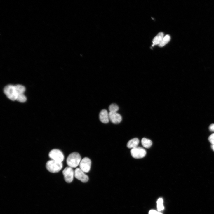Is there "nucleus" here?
Segmentation results:
<instances>
[{"label": "nucleus", "instance_id": "obj_2", "mask_svg": "<svg viewBox=\"0 0 214 214\" xmlns=\"http://www.w3.org/2000/svg\"><path fill=\"white\" fill-rule=\"evenodd\" d=\"M62 167V162L53 160L48 161L46 164L47 170L53 173H58L61 170Z\"/></svg>", "mask_w": 214, "mask_h": 214}, {"label": "nucleus", "instance_id": "obj_1", "mask_svg": "<svg viewBox=\"0 0 214 214\" xmlns=\"http://www.w3.org/2000/svg\"><path fill=\"white\" fill-rule=\"evenodd\" d=\"M81 160L80 155L77 152H73L68 157L67 163L69 167L76 168L79 165Z\"/></svg>", "mask_w": 214, "mask_h": 214}, {"label": "nucleus", "instance_id": "obj_7", "mask_svg": "<svg viewBox=\"0 0 214 214\" xmlns=\"http://www.w3.org/2000/svg\"><path fill=\"white\" fill-rule=\"evenodd\" d=\"M131 156L134 158L139 159L144 157L146 155V152L143 148L137 147L131 149Z\"/></svg>", "mask_w": 214, "mask_h": 214}, {"label": "nucleus", "instance_id": "obj_3", "mask_svg": "<svg viewBox=\"0 0 214 214\" xmlns=\"http://www.w3.org/2000/svg\"><path fill=\"white\" fill-rule=\"evenodd\" d=\"M4 92L10 100L15 101L17 100V93L15 86L8 85L6 86L4 88Z\"/></svg>", "mask_w": 214, "mask_h": 214}, {"label": "nucleus", "instance_id": "obj_12", "mask_svg": "<svg viewBox=\"0 0 214 214\" xmlns=\"http://www.w3.org/2000/svg\"><path fill=\"white\" fill-rule=\"evenodd\" d=\"M140 141L137 138H134L130 140L127 144V147L129 149H133L138 147Z\"/></svg>", "mask_w": 214, "mask_h": 214}, {"label": "nucleus", "instance_id": "obj_18", "mask_svg": "<svg viewBox=\"0 0 214 214\" xmlns=\"http://www.w3.org/2000/svg\"><path fill=\"white\" fill-rule=\"evenodd\" d=\"M208 140L212 145H214V134H212L209 136Z\"/></svg>", "mask_w": 214, "mask_h": 214}, {"label": "nucleus", "instance_id": "obj_19", "mask_svg": "<svg viewBox=\"0 0 214 214\" xmlns=\"http://www.w3.org/2000/svg\"><path fill=\"white\" fill-rule=\"evenodd\" d=\"M149 214H162L160 212L154 210H151L149 212Z\"/></svg>", "mask_w": 214, "mask_h": 214}, {"label": "nucleus", "instance_id": "obj_9", "mask_svg": "<svg viewBox=\"0 0 214 214\" xmlns=\"http://www.w3.org/2000/svg\"><path fill=\"white\" fill-rule=\"evenodd\" d=\"M80 168H77L74 171V176L82 182L86 183L89 180V177Z\"/></svg>", "mask_w": 214, "mask_h": 214}, {"label": "nucleus", "instance_id": "obj_8", "mask_svg": "<svg viewBox=\"0 0 214 214\" xmlns=\"http://www.w3.org/2000/svg\"><path fill=\"white\" fill-rule=\"evenodd\" d=\"M91 161L87 157H85L81 159L79 164V168L85 173L89 172L91 168Z\"/></svg>", "mask_w": 214, "mask_h": 214}, {"label": "nucleus", "instance_id": "obj_5", "mask_svg": "<svg viewBox=\"0 0 214 214\" xmlns=\"http://www.w3.org/2000/svg\"><path fill=\"white\" fill-rule=\"evenodd\" d=\"M16 93H17V100L19 102L21 103L25 102L27 100V98L24 94L25 91V88L21 85L15 86Z\"/></svg>", "mask_w": 214, "mask_h": 214}, {"label": "nucleus", "instance_id": "obj_4", "mask_svg": "<svg viewBox=\"0 0 214 214\" xmlns=\"http://www.w3.org/2000/svg\"><path fill=\"white\" fill-rule=\"evenodd\" d=\"M48 156L51 160L62 162L64 157L62 152L58 149H54L49 152Z\"/></svg>", "mask_w": 214, "mask_h": 214}, {"label": "nucleus", "instance_id": "obj_11", "mask_svg": "<svg viewBox=\"0 0 214 214\" xmlns=\"http://www.w3.org/2000/svg\"><path fill=\"white\" fill-rule=\"evenodd\" d=\"M99 118L102 123L106 124L109 123V113L106 109L102 110L100 113Z\"/></svg>", "mask_w": 214, "mask_h": 214}, {"label": "nucleus", "instance_id": "obj_13", "mask_svg": "<svg viewBox=\"0 0 214 214\" xmlns=\"http://www.w3.org/2000/svg\"><path fill=\"white\" fill-rule=\"evenodd\" d=\"M164 36V34L163 32H159L154 39L152 41L153 45L152 46H153L156 45H159Z\"/></svg>", "mask_w": 214, "mask_h": 214}, {"label": "nucleus", "instance_id": "obj_6", "mask_svg": "<svg viewBox=\"0 0 214 214\" xmlns=\"http://www.w3.org/2000/svg\"><path fill=\"white\" fill-rule=\"evenodd\" d=\"M62 174L66 182L70 183L72 182L74 176V171L72 168L69 166L65 168L62 171Z\"/></svg>", "mask_w": 214, "mask_h": 214}, {"label": "nucleus", "instance_id": "obj_10", "mask_svg": "<svg viewBox=\"0 0 214 214\" xmlns=\"http://www.w3.org/2000/svg\"><path fill=\"white\" fill-rule=\"evenodd\" d=\"M109 120L113 124H119L122 121V116L120 114L117 112H109Z\"/></svg>", "mask_w": 214, "mask_h": 214}, {"label": "nucleus", "instance_id": "obj_14", "mask_svg": "<svg viewBox=\"0 0 214 214\" xmlns=\"http://www.w3.org/2000/svg\"><path fill=\"white\" fill-rule=\"evenodd\" d=\"M141 143L144 147L149 149L152 145V142L149 139L144 138L141 140Z\"/></svg>", "mask_w": 214, "mask_h": 214}, {"label": "nucleus", "instance_id": "obj_17", "mask_svg": "<svg viewBox=\"0 0 214 214\" xmlns=\"http://www.w3.org/2000/svg\"><path fill=\"white\" fill-rule=\"evenodd\" d=\"M163 200L162 199H159L157 201V207L158 210L159 211H161L163 210L164 209V207L163 206Z\"/></svg>", "mask_w": 214, "mask_h": 214}, {"label": "nucleus", "instance_id": "obj_20", "mask_svg": "<svg viewBox=\"0 0 214 214\" xmlns=\"http://www.w3.org/2000/svg\"><path fill=\"white\" fill-rule=\"evenodd\" d=\"M209 129L210 131L214 132V124L210 125L209 127Z\"/></svg>", "mask_w": 214, "mask_h": 214}, {"label": "nucleus", "instance_id": "obj_16", "mask_svg": "<svg viewBox=\"0 0 214 214\" xmlns=\"http://www.w3.org/2000/svg\"><path fill=\"white\" fill-rule=\"evenodd\" d=\"M109 109L110 112H116L119 110V108L116 104H113L109 106Z\"/></svg>", "mask_w": 214, "mask_h": 214}, {"label": "nucleus", "instance_id": "obj_15", "mask_svg": "<svg viewBox=\"0 0 214 214\" xmlns=\"http://www.w3.org/2000/svg\"><path fill=\"white\" fill-rule=\"evenodd\" d=\"M170 36L168 35L164 36L160 43L159 44V46L160 47L164 46L170 41Z\"/></svg>", "mask_w": 214, "mask_h": 214}, {"label": "nucleus", "instance_id": "obj_21", "mask_svg": "<svg viewBox=\"0 0 214 214\" xmlns=\"http://www.w3.org/2000/svg\"><path fill=\"white\" fill-rule=\"evenodd\" d=\"M211 148L214 151V145H212Z\"/></svg>", "mask_w": 214, "mask_h": 214}]
</instances>
